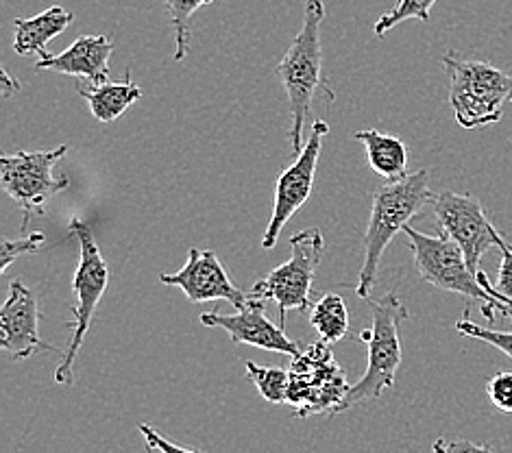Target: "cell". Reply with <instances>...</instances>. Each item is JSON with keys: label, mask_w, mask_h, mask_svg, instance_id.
Listing matches in <instances>:
<instances>
[{"label": "cell", "mask_w": 512, "mask_h": 453, "mask_svg": "<svg viewBox=\"0 0 512 453\" xmlns=\"http://www.w3.org/2000/svg\"><path fill=\"white\" fill-rule=\"evenodd\" d=\"M325 20L323 0H306L303 9L301 31L286 48L282 61L277 64V77L282 81L288 109H290V131L288 140L292 153L303 149V127L314 109L316 96L323 94L327 103H334V92L323 75V44L321 24Z\"/></svg>", "instance_id": "1"}, {"label": "cell", "mask_w": 512, "mask_h": 453, "mask_svg": "<svg viewBox=\"0 0 512 453\" xmlns=\"http://www.w3.org/2000/svg\"><path fill=\"white\" fill-rule=\"evenodd\" d=\"M432 201L434 194L430 190V173L425 168L401 179L388 181L375 190L369 227L367 234H364V262L356 286L360 299L367 301L371 297L377 277H380V262L388 244Z\"/></svg>", "instance_id": "2"}, {"label": "cell", "mask_w": 512, "mask_h": 453, "mask_svg": "<svg viewBox=\"0 0 512 453\" xmlns=\"http://www.w3.org/2000/svg\"><path fill=\"white\" fill-rule=\"evenodd\" d=\"M367 303L371 305L373 321L371 327L360 334V340L367 345L369 353L367 371L356 384L349 386L345 399L340 401L334 414L380 399L386 390L395 386L401 366V323L408 321V308L397 297V292H388L380 301L369 297Z\"/></svg>", "instance_id": "3"}, {"label": "cell", "mask_w": 512, "mask_h": 453, "mask_svg": "<svg viewBox=\"0 0 512 453\" xmlns=\"http://www.w3.org/2000/svg\"><path fill=\"white\" fill-rule=\"evenodd\" d=\"M443 64L451 79L449 105L462 129L489 127L502 120L504 103L512 96V72L454 51L443 57Z\"/></svg>", "instance_id": "4"}, {"label": "cell", "mask_w": 512, "mask_h": 453, "mask_svg": "<svg viewBox=\"0 0 512 453\" xmlns=\"http://www.w3.org/2000/svg\"><path fill=\"white\" fill-rule=\"evenodd\" d=\"M404 234L408 236L414 266H417L423 281H428L430 286L438 290L482 301V314L491 323L495 321L497 312L508 318V305L482 288L478 275L467 264L465 253H462V249L447 234L441 231L438 236H428L423 231L412 229L410 225L404 229Z\"/></svg>", "instance_id": "5"}, {"label": "cell", "mask_w": 512, "mask_h": 453, "mask_svg": "<svg viewBox=\"0 0 512 453\" xmlns=\"http://www.w3.org/2000/svg\"><path fill=\"white\" fill-rule=\"evenodd\" d=\"M70 231L79 242V266L75 279H72V292H75L77 297L75 310H72L75 312V318H72V334L64 358L55 371V382L64 386L75 382L72 364L77 360L83 340L92 327L94 312L99 308V303L105 297L109 286V268L103 260L99 244H96L92 227L79 216H75L70 220Z\"/></svg>", "instance_id": "6"}, {"label": "cell", "mask_w": 512, "mask_h": 453, "mask_svg": "<svg viewBox=\"0 0 512 453\" xmlns=\"http://www.w3.org/2000/svg\"><path fill=\"white\" fill-rule=\"evenodd\" d=\"M290 257L262 277L251 290V299L275 301L279 308V327L286 329L288 312L312 310V286L325 253V238L316 227L290 236Z\"/></svg>", "instance_id": "7"}, {"label": "cell", "mask_w": 512, "mask_h": 453, "mask_svg": "<svg viewBox=\"0 0 512 453\" xmlns=\"http://www.w3.org/2000/svg\"><path fill=\"white\" fill-rule=\"evenodd\" d=\"M66 153L68 146H57L51 151H18L0 157V186L24 212V225L29 214H44V203L70 186L68 177L55 175V166Z\"/></svg>", "instance_id": "8"}, {"label": "cell", "mask_w": 512, "mask_h": 453, "mask_svg": "<svg viewBox=\"0 0 512 453\" xmlns=\"http://www.w3.org/2000/svg\"><path fill=\"white\" fill-rule=\"evenodd\" d=\"M288 373V403L299 410V416H308L312 412L334 414L349 390L343 369L323 340L303 349Z\"/></svg>", "instance_id": "9"}, {"label": "cell", "mask_w": 512, "mask_h": 453, "mask_svg": "<svg viewBox=\"0 0 512 453\" xmlns=\"http://www.w3.org/2000/svg\"><path fill=\"white\" fill-rule=\"evenodd\" d=\"M432 210L438 227L462 249L475 275L480 271L482 255L491 249H502L506 244L491 220L486 218L482 203L471 194H434Z\"/></svg>", "instance_id": "10"}, {"label": "cell", "mask_w": 512, "mask_h": 453, "mask_svg": "<svg viewBox=\"0 0 512 453\" xmlns=\"http://www.w3.org/2000/svg\"><path fill=\"white\" fill-rule=\"evenodd\" d=\"M327 133H329L327 122L314 120L310 140L303 144V149L295 155V162L277 175L273 214L262 236V249L275 247L279 234H282V229L286 227L288 220L295 216L310 199L312 188H314L316 166H319L323 140Z\"/></svg>", "instance_id": "11"}, {"label": "cell", "mask_w": 512, "mask_h": 453, "mask_svg": "<svg viewBox=\"0 0 512 453\" xmlns=\"http://www.w3.org/2000/svg\"><path fill=\"white\" fill-rule=\"evenodd\" d=\"M160 281L166 286H175L184 290L190 303L207 301H227L236 310H245L251 303V297L234 286L221 260L214 251H203L192 247L188 251V260L181 271L173 275H160Z\"/></svg>", "instance_id": "12"}, {"label": "cell", "mask_w": 512, "mask_h": 453, "mask_svg": "<svg viewBox=\"0 0 512 453\" xmlns=\"http://www.w3.org/2000/svg\"><path fill=\"white\" fill-rule=\"evenodd\" d=\"M0 347L16 360H27L38 351L55 349L40 338L38 297L18 279L9 284L7 301L0 310Z\"/></svg>", "instance_id": "13"}, {"label": "cell", "mask_w": 512, "mask_h": 453, "mask_svg": "<svg viewBox=\"0 0 512 453\" xmlns=\"http://www.w3.org/2000/svg\"><path fill=\"white\" fill-rule=\"evenodd\" d=\"M201 323L205 327H221L231 336L236 345H251L264 351L286 353L297 358L303 353V347L297 340L286 336V329L273 325L266 318V303L251 299L245 310L236 314H221V312H203Z\"/></svg>", "instance_id": "14"}, {"label": "cell", "mask_w": 512, "mask_h": 453, "mask_svg": "<svg viewBox=\"0 0 512 453\" xmlns=\"http://www.w3.org/2000/svg\"><path fill=\"white\" fill-rule=\"evenodd\" d=\"M114 40L109 35H81L64 53L35 61V70H51L75 77L77 85H101L109 81V57Z\"/></svg>", "instance_id": "15"}, {"label": "cell", "mask_w": 512, "mask_h": 453, "mask_svg": "<svg viewBox=\"0 0 512 453\" xmlns=\"http://www.w3.org/2000/svg\"><path fill=\"white\" fill-rule=\"evenodd\" d=\"M75 16L72 11L64 9L62 5H53L38 16L31 18H16L14 20V51L20 57H31L38 55L40 59L48 57L51 53L46 51V46L51 40H55L57 35H62Z\"/></svg>", "instance_id": "16"}, {"label": "cell", "mask_w": 512, "mask_h": 453, "mask_svg": "<svg viewBox=\"0 0 512 453\" xmlns=\"http://www.w3.org/2000/svg\"><path fill=\"white\" fill-rule=\"evenodd\" d=\"M77 92L88 103L92 116L105 125L118 120L133 103L142 99V88L131 79V72H127L125 81L120 83L105 81L101 85H77Z\"/></svg>", "instance_id": "17"}, {"label": "cell", "mask_w": 512, "mask_h": 453, "mask_svg": "<svg viewBox=\"0 0 512 453\" xmlns=\"http://www.w3.org/2000/svg\"><path fill=\"white\" fill-rule=\"evenodd\" d=\"M356 140L362 142L367 151V162L377 175L388 181L408 175V146L404 140L377 129L358 131Z\"/></svg>", "instance_id": "18"}, {"label": "cell", "mask_w": 512, "mask_h": 453, "mask_svg": "<svg viewBox=\"0 0 512 453\" xmlns=\"http://www.w3.org/2000/svg\"><path fill=\"white\" fill-rule=\"evenodd\" d=\"M310 325L329 347H332L334 342L343 340L349 332V310L345 305V299L336 295V292L323 295L312 305Z\"/></svg>", "instance_id": "19"}, {"label": "cell", "mask_w": 512, "mask_h": 453, "mask_svg": "<svg viewBox=\"0 0 512 453\" xmlns=\"http://www.w3.org/2000/svg\"><path fill=\"white\" fill-rule=\"evenodd\" d=\"M245 369L247 375L253 382V386L258 388V393L268 401V403H288V390H290V373L275 369V366H260L253 360H245Z\"/></svg>", "instance_id": "20"}, {"label": "cell", "mask_w": 512, "mask_h": 453, "mask_svg": "<svg viewBox=\"0 0 512 453\" xmlns=\"http://www.w3.org/2000/svg\"><path fill=\"white\" fill-rule=\"evenodd\" d=\"M214 0H164L170 24L175 31V61H184L190 51V18L197 9L212 5Z\"/></svg>", "instance_id": "21"}, {"label": "cell", "mask_w": 512, "mask_h": 453, "mask_svg": "<svg viewBox=\"0 0 512 453\" xmlns=\"http://www.w3.org/2000/svg\"><path fill=\"white\" fill-rule=\"evenodd\" d=\"M434 5H436V0H397V5L375 22L373 31L377 38H386V35L393 31L397 24L406 22V20L417 18L421 22H430V11Z\"/></svg>", "instance_id": "22"}, {"label": "cell", "mask_w": 512, "mask_h": 453, "mask_svg": "<svg viewBox=\"0 0 512 453\" xmlns=\"http://www.w3.org/2000/svg\"><path fill=\"white\" fill-rule=\"evenodd\" d=\"M456 332L460 336L475 338V340L486 342V345H493L495 349L506 353L508 358L512 360V332H495V329H489V327H482L478 323H473L469 316L460 318V321L456 323Z\"/></svg>", "instance_id": "23"}, {"label": "cell", "mask_w": 512, "mask_h": 453, "mask_svg": "<svg viewBox=\"0 0 512 453\" xmlns=\"http://www.w3.org/2000/svg\"><path fill=\"white\" fill-rule=\"evenodd\" d=\"M499 251H502V262H499L495 284H491L489 275L484 271H478V281L486 292H491L493 297L502 301V299H512V244L506 242Z\"/></svg>", "instance_id": "24"}, {"label": "cell", "mask_w": 512, "mask_h": 453, "mask_svg": "<svg viewBox=\"0 0 512 453\" xmlns=\"http://www.w3.org/2000/svg\"><path fill=\"white\" fill-rule=\"evenodd\" d=\"M44 242H46V236L42 231H35V234L18 238V240L0 242V273H5L7 268L18 260V257L38 253L44 247Z\"/></svg>", "instance_id": "25"}, {"label": "cell", "mask_w": 512, "mask_h": 453, "mask_svg": "<svg viewBox=\"0 0 512 453\" xmlns=\"http://www.w3.org/2000/svg\"><path fill=\"white\" fill-rule=\"evenodd\" d=\"M486 395L497 410L512 414V371H502L489 379Z\"/></svg>", "instance_id": "26"}, {"label": "cell", "mask_w": 512, "mask_h": 453, "mask_svg": "<svg viewBox=\"0 0 512 453\" xmlns=\"http://www.w3.org/2000/svg\"><path fill=\"white\" fill-rule=\"evenodd\" d=\"M138 430H140V434L144 436L146 443L153 445L160 453H201V451H197V449H190V447L173 443V440H168L164 434L153 430V427H151L149 423H138Z\"/></svg>", "instance_id": "27"}, {"label": "cell", "mask_w": 512, "mask_h": 453, "mask_svg": "<svg viewBox=\"0 0 512 453\" xmlns=\"http://www.w3.org/2000/svg\"><path fill=\"white\" fill-rule=\"evenodd\" d=\"M434 453H495L491 447L471 443V440H445L438 438L432 443Z\"/></svg>", "instance_id": "28"}, {"label": "cell", "mask_w": 512, "mask_h": 453, "mask_svg": "<svg viewBox=\"0 0 512 453\" xmlns=\"http://www.w3.org/2000/svg\"><path fill=\"white\" fill-rule=\"evenodd\" d=\"M3 92H5V96H9L11 92H16V90H20V81H14L9 77V72L7 70H3Z\"/></svg>", "instance_id": "29"}, {"label": "cell", "mask_w": 512, "mask_h": 453, "mask_svg": "<svg viewBox=\"0 0 512 453\" xmlns=\"http://www.w3.org/2000/svg\"><path fill=\"white\" fill-rule=\"evenodd\" d=\"M508 308H510V314H508V318H510V323H512V299H502Z\"/></svg>", "instance_id": "30"}, {"label": "cell", "mask_w": 512, "mask_h": 453, "mask_svg": "<svg viewBox=\"0 0 512 453\" xmlns=\"http://www.w3.org/2000/svg\"><path fill=\"white\" fill-rule=\"evenodd\" d=\"M146 453H157V449H155L153 445H149V443H146Z\"/></svg>", "instance_id": "31"}, {"label": "cell", "mask_w": 512, "mask_h": 453, "mask_svg": "<svg viewBox=\"0 0 512 453\" xmlns=\"http://www.w3.org/2000/svg\"><path fill=\"white\" fill-rule=\"evenodd\" d=\"M510 103H512V96H510Z\"/></svg>", "instance_id": "32"}]
</instances>
